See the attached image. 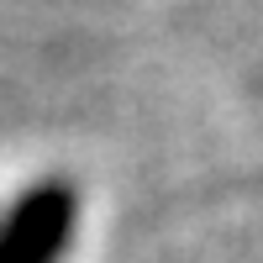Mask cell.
<instances>
[{"label":"cell","mask_w":263,"mask_h":263,"mask_svg":"<svg viewBox=\"0 0 263 263\" xmlns=\"http://www.w3.org/2000/svg\"><path fill=\"white\" fill-rule=\"evenodd\" d=\"M58 237H63V195L27 200L21 216L6 227V237H0V263H48Z\"/></svg>","instance_id":"1"}]
</instances>
